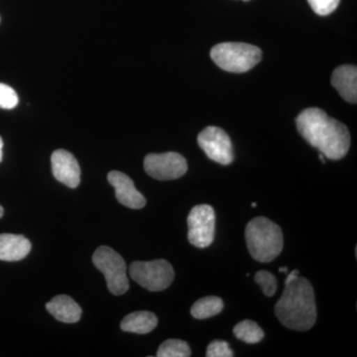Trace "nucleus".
Here are the masks:
<instances>
[{"label":"nucleus","instance_id":"obj_24","mask_svg":"<svg viewBox=\"0 0 357 357\" xmlns=\"http://www.w3.org/2000/svg\"><path fill=\"white\" fill-rule=\"evenodd\" d=\"M279 272H283V273L288 274V267L279 268Z\"/></svg>","mask_w":357,"mask_h":357},{"label":"nucleus","instance_id":"obj_3","mask_svg":"<svg viewBox=\"0 0 357 357\" xmlns=\"http://www.w3.org/2000/svg\"><path fill=\"white\" fill-rule=\"evenodd\" d=\"M245 238L249 253L259 262H271L283 249L280 227L266 218L250 220L245 229Z\"/></svg>","mask_w":357,"mask_h":357},{"label":"nucleus","instance_id":"obj_18","mask_svg":"<svg viewBox=\"0 0 357 357\" xmlns=\"http://www.w3.org/2000/svg\"><path fill=\"white\" fill-rule=\"evenodd\" d=\"M191 349L184 340H168L160 345L156 356L158 357H189Z\"/></svg>","mask_w":357,"mask_h":357},{"label":"nucleus","instance_id":"obj_11","mask_svg":"<svg viewBox=\"0 0 357 357\" xmlns=\"http://www.w3.org/2000/svg\"><path fill=\"white\" fill-rule=\"evenodd\" d=\"M109 184L114 188L117 201L132 210H140L146 206V199L136 190L133 181L126 174L112 171L107 175Z\"/></svg>","mask_w":357,"mask_h":357},{"label":"nucleus","instance_id":"obj_12","mask_svg":"<svg viewBox=\"0 0 357 357\" xmlns=\"http://www.w3.org/2000/svg\"><path fill=\"white\" fill-rule=\"evenodd\" d=\"M332 84L344 100L357 102V69L356 66L344 65L333 70Z\"/></svg>","mask_w":357,"mask_h":357},{"label":"nucleus","instance_id":"obj_25","mask_svg":"<svg viewBox=\"0 0 357 357\" xmlns=\"http://www.w3.org/2000/svg\"><path fill=\"white\" fill-rule=\"evenodd\" d=\"M319 158L321 159V161L323 162L324 164L326 163L325 155H324L323 153L319 154Z\"/></svg>","mask_w":357,"mask_h":357},{"label":"nucleus","instance_id":"obj_5","mask_svg":"<svg viewBox=\"0 0 357 357\" xmlns=\"http://www.w3.org/2000/svg\"><path fill=\"white\" fill-rule=\"evenodd\" d=\"M93 262L105 276L110 293L119 296L128 292V266L116 251L109 246H100L93 253Z\"/></svg>","mask_w":357,"mask_h":357},{"label":"nucleus","instance_id":"obj_1","mask_svg":"<svg viewBox=\"0 0 357 357\" xmlns=\"http://www.w3.org/2000/svg\"><path fill=\"white\" fill-rule=\"evenodd\" d=\"M298 131L312 147L326 158H344L351 147V133L342 122L328 116L323 109L311 107L303 110L297 119Z\"/></svg>","mask_w":357,"mask_h":357},{"label":"nucleus","instance_id":"obj_2","mask_svg":"<svg viewBox=\"0 0 357 357\" xmlns=\"http://www.w3.org/2000/svg\"><path fill=\"white\" fill-rule=\"evenodd\" d=\"M275 314L286 328L291 330H311L317 321V307L312 284L299 271L288 273L285 290L275 306Z\"/></svg>","mask_w":357,"mask_h":357},{"label":"nucleus","instance_id":"obj_9","mask_svg":"<svg viewBox=\"0 0 357 357\" xmlns=\"http://www.w3.org/2000/svg\"><path fill=\"white\" fill-rule=\"evenodd\" d=\"M144 169L150 177L159 181L175 180L188 171L187 160L176 152L149 154L145 157Z\"/></svg>","mask_w":357,"mask_h":357},{"label":"nucleus","instance_id":"obj_27","mask_svg":"<svg viewBox=\"0 0 357 357\" xmlns=\"http://www.w3.org/2000/svg\"><path fill=\"white\" fill-rule=\"evenodd\" d=\"M251 206H252V208H256V206H257V204L252 203V204H251Z\"/></svg>","mask_w":357,"mask_h":357},{"label":"nucleus","instance_id":"obj_8","mask_svg":"<svg viewBox=\"0 0 357 357\" xmlns=\"http://www.w3.org/2000/svg\"><path fill=\"white\" fill-rule=\"evenodd\" d=\"M202 150L213 161L222 165H229L234 159L231 140L223 129L208 126L198 136Z\"/></svg>","mask_w":357,"mask_h":357},{"label":"nucleus","instance_id":"obj_4","mask_svg":"<svg viewBox=\"0 0 357 357\" xmlns=\"http://www.w3.org/2000/svg\"><path fill=\"white\" fill-rule=\"evenodd\" d=\"M211 57L220 69L227 72L245 73L261 61L262 51L250 44L225 42L211 49Z\"/></svg>","mask_w":357,"mask_h":357},{"label":"nucleus","instance_id":"obj_13","mask_svg":"<svg viewBox=\"0 0 357 357\" xmlns=\"http://www.w3.org/2000/svg\"><path fill=\"white\" fill-rule=\"evenodd\" d=\"M31 243L20 234H0V260L20 261L29 255Z\"/></svg>","mask_w":357,"mask_h":357},{"label":"nucleus","instance_id":"obj_6","mask_svg":"<svg viewBox=\"0 0 357 357\" xmlns=\"http://www.w3.org/2000/svg\"><path fill=\"white\" fill-rule=\"evenodd\" d=\"M129 272L136 283L152 292L166 290L175 278L172 265L163 259L133 262Z\"/></svg>","mask_w":357,"mask_h":357},{"label":"nucleus","instance_id":"obj_16","mask_svg":"<svg viewBox=\"0 0 357 357\" xmlns=\"http://www.w3.org/2000/svg\"><path fill=\"white\" fill-rule=\"evenodd\" d=\"M223 310V302L220 298L210 296L202 298L192 305V316L197 319H206L217 316Z\"/></svg>","mask_w":357,"mask_h":357},{"label":"nucleus","instance_id":"obj_7","mask_svg":"<svg viewBox=\"0 0 357 357\" xmlns=\"http://www.w3.org/2000/svg\"><path fill=\"white\" fill-rule=\"evenodd\" d=\"M188 238L195 248H206L213 243L215 232V213L213 206L199 204L188 217Z\"/></svg>","mask_w":357,"mask_h":357},{"label":"nucleus","instance_id":"obj_26","mask_svg":"<svg viewBox=\"0 0 357 357\" xmlns=\"http://www.w3.org/2000/svg\"><path fill=\"white\" fill-rule=\"evenodd\" d=\"M3 215H4V210H3V208H2L1 206H0V218H1L2 217H3Z\"/></svg>","mask_w":357,"mask_h":357},{"label":"nucleus","instance_id":"obj_28","mask_svg":"<svg viewBox=\"0 0 357 357\" xmlns=\"http://www.w3.org/2000/svg\"><path fill=\"white\" fill-rule=\"evenodd\" d=\"M243 1H248V0H243Z\"/></svg>","mask_w":357,"mask_h":357},{"label":"nucleus","instance_id":"obj_23","mask_svg":"<svg viewBox=\"0 0 357 357\" xmlns=\"http://www.w3.org/2000/svg\"><path fill=\"white\" fill-rule=\"evenodd\" d=\"M2 149H3V140L0 137V162H1L2 158H3V152H2Z\"/></svg>","mask_w":357,"mask_h":357},{"label":"nucleus","instance_id":"obj_22","mask_svg":"<svg viewBox=\"0 0 357 357\" xmlns=\"http://www.w3.org/2000/svg\"><path fill=\"white\" fill-rule=\"evenodd\" d=\"M206 356L208 357H232L234 354L227 342H222V340H213L208 344Z\"/></svg>","mask_w":357,"mask_h":357},{"label":"nucleus","instance_id":"obj_14","mask_svg":"<svg viewBox=\"0 0 357 357\" xmlns=\"http://www.w3.org/2000/svg\"><path fill=\"white\" fill-rule=\"evenodd\" d=\"M46 309L54 318L62 323L75 324L82 317L81 307L69 296H56L53 300L47 303Z\"/></svg>","mask_w":357,"mask_h":357},{"label":"nucleus","instance_id":"obj_15","mask_svg":"<svg viewBox=\"0 0 357 357\" xmlns=\"http://www.w3.org/2000/svg\"><path fill=\"white\" fill-rule=\"evenodd\" d=\"M158 325V319L151 312H134L128 314L121 324L123 332L146 335L156 328Z\"/></svg>","mask_w":357,"mask_h":357},{"label":"nucleus","instance_id":"obj_10","mask_svg":"<svg viewBox=\"0 0 357 357\" xmlns=\"http://www.w3.org/2000/svg\"><path fill=\"white\" fill-rule=\"evenodd\" d=\"M52 172L59 182L75 189L81 182V168L74 155L59 149L51 157Z\"/></svg>","mask_w":357,"mask_h":357},{"label":"nucleus","instance_id":"obj_19","mask_svg":"<svg viewBox=\"0 0 357 357\" xmlns=\"http://www.w3.org/2000/svg\"><path fill=\"white\" fill-rule=\"evenodd\" d=\"M255 281L262 288L263 294L266 297H272L276 293L277 286H278L277 280L274 275L270 272L264 271V270L258 271L255 274Z\"/></svg>","mask_w":357,"mask_h":357},{"label":"nucleus","instance_id":"obj_17","mask_svg":"<svg viewBox=\"0 0 357 357\" xmlns=\"http://www.w3.org/2000/svg\"><path fill=\"white\" fill-rule=\"evenodd\" d=\"M234 333L239 340H243V342L248 344H258L264 337V332L262 328L255 321H250V319H245V321L237 324L234 326Z\"/></svg>","mask_w":357,"mask_h":357},{"label":"nucleus","instance_id":"obj_20","mask_svg":"<svg viewBox=\"0 0 357 357\" xmlns=\"http://www.w3.org/2000/svg\"><path fill=\"white\" fill-rule=\"evenodd\" d=\"M18 102L20 100L15 91L6 84H0V109H13Z\"/></svg>","mask_w":357,"mask_h":357},{"label":"nucleus","instance_id":"obj_21","mask_svg":"<svg viewBox=\"0 0 357 357\" xmlns=\"http://www.w3.org/2000/svg\"><path fill=\"white\" fill-rule=\"evenodd\" d=\"M307 2L314 13L326 16L330 15L337 8L340 0H307Z\"/></svg>","mask_w":357,"mask_h":357}]
</instances>
